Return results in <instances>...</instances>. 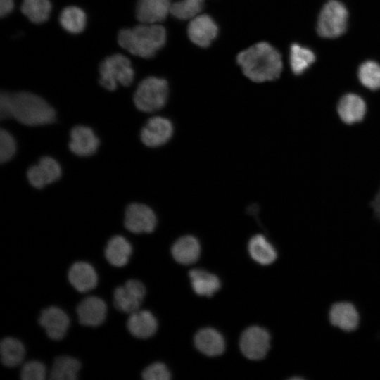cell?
I'll return each instance as SVG.
<instances>
[{
  "label": "cell",
  "mask_w": 380,
  "mask_h": 380,
  "mask_svg": "<svg viewBox=\"0 0 380 380\" xmlns=\"http://www.w3.org/2000/svg\"><path fill=\"white\" fill-rule=\"evenodd\" d=\"M348 11L345 6L336 0H330L323 6L317 20L318 34L325 38L341 35L346 29Z\"/></svg>",
  "instance_id": "8992f818"
},
{
  "label": "cell",
  "mask_w": 380,
  "mask_h": 380,
  "mask_svg": "<svg viewBox=\"0 0 380 380\" xmlns=\"http://www.w3.org/2000/svg\"><path fill=\"white\" fill-rule=\"evenodd\" d=\"M61 27L70 34L82 32L87 24L85 12L75 6H70L62 10L59 16Z\"/></svg>",
  "instance_id": "83f0119b"
},
{
  "label": "cell",
  "mask_w": 380,
  "mask_h": 380,
  "mask_svg": "<svg viewBox=\"0 0 380 380\" xmlns=\"http://www.w3.org/2000/svg\"><path fill=\"white\" fill-rule=\"evenodd\" d=\"M130 243L121 235H115L107 242L104 256L112 266L122 267L127 264L132 255Z\"/></svg>",
  "instance_id": "44dd1931"
},
{
  "label": "cell",
  "mask_w": 380,
  "mask_h": 380,
  "mask_svg": "<svg viewBox=\"0 0 380 380\" xmlns=\"http://www.w3.org/2000/svg\"><path fill=\"white\" fill-rule=\"evenodd\" d=\"M173 125L167 118L152 117L147 120L141 130L140 137L148 147H158L166 144L173 134Z\"/></svg>",
  "instance_id": "30bf717a"
},
{
  "label": "cell",
  "mask_w": 380,
  "mask_h": 380,
  "mask_svg": "<svg viewBox=\"0 0 380 380\" xmlns=\"http://www.w3.org/2000/svg\"><path fill=\"white\" fill-rule=\"evenodd\" d=\"M14 7L13 0H0V15L5 17L11 13Z\"/></svg>",
  "instance_id": "8d00e7d4"
},
{
  "label": "cell",
  "mask_w": 380,
  "mask_h": 380,
  "mask_svg": "<svg viewBox=\"0 0 380 380\" xmlns=\"http://www.w3.org/2000/svg\"><path fill=\"white\" fill-rule=\"evenodd\" d=\"M16 151V144L13 136L6 130L0 131V162L9 160Z\"/></svg>",
  "instance_id": "836d02e7"
},
{
  "label": "cell",
  "mask_w": 380,
  "mask_h": 380,
  "mask_svg": "<svg viewBox=\"0 0 380 380\" xmlns=\"http://www.w3.org/2000/svg\"><path fill=\"white\" fill-rule=\"evenodd\" d=\"M80 323L87 327H97L106 318L107 305L101 298L90 296L82 299L76 308Z\"/></svg>",
  "instance_id": "5bb4252c"
},
{
  "label": "cell",
  "mask_w": 380,
  "mask_h": 380,
  "mask_svg": "<svg viewBox=\"0 0 380 380\" xmlns=\"http://www.w3.org/2000/svg\"><path fill=\"white\" fill-rule=\"evenodd\" d=\"M68 279L70 284L80 293L94 289L98 283V276L94 267L89 262H74L69 268Z\"/></svg>",
  "instance_id": "e0dca14e"
},
{
  "label": "cell",
  "mask_w": 380,
  "mask_h": 380,
  "mask_svg": "<svg viewBox=\"0 0 380 380\" xmlns=\"http://www.w3.org/2000/svg\"><path fill=\"white\" fill-rule=\"evenodd\" d=\"M146 287L138 279L127 280L113 291V305L120 312L131 314L138 310L146 296Z\"/></svg>",
  "instance_id": "52a82bcc"
},
{
  "label": "cell",
  "mask_w": 380,
  "mask_h": 380,
  "mask_svg": "<svg viewBox=\"0 0 380 380\" xmlns=\"http://www.w3.org/2000/svg\"><path fill=\"white\" fill-rule=\"evenodd\" d=\"M167 39L164 27L158 24L141 23L132 28L121 30L118 35L119 45L132 55L153 58Z\"/></svg>",
  "instance_id": "7a4b0ae2"
},
{
  "label": "cell",
  "mask_w": 380,
  "mask_h": 380,
  "mask_svg": "<svg viewBox=\"0 0 380 380\" xmlns=\"http://www.w3.org/2000/svg\"><path fill=\"white\" fill-rule=\"evenodd\" d=\"M248 250L251 257L262 265H270L277 258L275 248L262 234H255L249 240Z\"/></svg>",
  "instance_id": "d4e9b609"
},
{
  "label": "cell",
  "mask_w": 380,
  "mask_h": 380,
  "mask_svg": "<svg viewBox=\"0 0 380 380\" xmlns=\"http://www.w3.org/2000/svg\"><path fill=\"white\" fill-rule=\"evenodd\" d=\"M0 117L1 120L11 118L10 93H8V92L1 93Z\"/></svg>",
  "instance_id": "d590c367"
},
{
  "label": "cell",
  "mask_w": 380,
  "mask_h": 380,
  "mask_svg": "<svg viewBox=\"0 0 380 380\" xmlns=\"http://www.w3.org/2000/svg\"><path fill=\"white\" fill-rule=\"evenodd\" d=\"M126 326L134 337L146 339L156 334L158 324L156 318L150 311L139 309L129 314Z\"/></svg>",
  "instance_id": "ac0fdd59"
},
{
  "label": "cell",
  "mask_w": 380,
  "mask_h": 380,
  "mask_svg": "<svg viewBox=\"0 0 380 380\" xmlns=\"http://www.w3.org/2000/svg\"><path fill=\"white\" fill-rule=\"evenodd\" d=\"M218 26L213 18L207 14L193 18L187 28L190 40L196 45L208 47L218 34Z\"/></svg>",
  "instance_id": "8fae6325"
},
{
  "label": "cell",
  "mask_w": 380,
  "mask_h": 380,
  "mask_svg": "<svg viewBox=\"0 0 380 380\" xmlns=\"http://www.w3.org/2000/svg\"><path fill=\"white\" fill-rule=\"evenodd\" d=\"M46 375V368L44 363L32 360L25 363L20 372L23 380H44Z\"/></svg>",
  "instance_id": "d6a6232c"
},
{
  "label": "cell",
  "mask_w": 380,
  "mask_h": 380,
  "mask_svg": "<svg viewBox=\"0 0 380 380\" xmlns=\"http://www.w3.org/2000/svg\"><path fill=\"white\" fill-rule=\"evenodd\" d=\"M81 369L79 360L67 355L58 356L55 358L50 373L51 380H75L78 378Z\"/></svg>",
  "instance_id": "484cf974"
},
{
  "label": "cell",
  "mask_w": 380,
  "mask_h": 380,
  "mask_svg": "<svg viewBox=\"0 0 380 380\" xmlns=\"http://www.w3.org/2000/svg\"><path fill=\"white\" fill-rule=\"evenodd\" d=\"M99 83L106 89L114 91L118 84L130 85L134 77V71L129 59L120 53L106 57L99 65Z\"/></svg>",
  "instance_id": "5b68a950"
},
{
  "label": "cell",
  "mask_w": 380,
  "mask_h": 380,
  "mask_svg": "<svg viewBox=\"0 0 380 380\" xmlns=\"http://www.w3.org/2000/svg\"><path fill=\"white\" fill-rule=\"evenodd\" d=\"M331 323L346 331L355 330L359 323V315L355 308L349 303H337L329 312Z\"/></svg>",
  "instance_id": "603a6c76"
},
{
  "label": "cell",
  "mask_w": 380,
  "mask_h": 380,
  "mask_svg": "<svg viewBox=\"0 0 380 380\" xmlns=\"http://www.w3.org/2000/svg\"><path fill=\"white\" fill-rule=\"evenodd\" d=\"M270 347V335L264 328L252 326L245 329L239 339V348L248 359H263Z\"/></svg>",
  "instance_id": "ba28073f"
},
{
  "label": "cell",
  "mask_w": 380,
  "mask_h": 380,
  "mask_svg": "<svg viewBox=\"0 0 380 380\" xmlns=\"http://www.w3.org/2000/svg\"><path fill=\"white\" fill-rule=\"evenodd\" d=\"M38 321L48 337L55 341L64 338L70 325V319L66 312L56 306L42 310Z\"/></svg>",
  "instance_id": "7c38bea8"
},
{
  "label": "cell",
  "mask_w": 380,
  "mask_h": 380,
  "mask_svg": "<svg viewBox=\"0 0 380 380\" xmlns=\"http://www.w3.org/2000/svg\"><path fill=\"white\" fill-rule=\"evenodd\" d=\"M99 140L93 130L87 126H75L70 131L69 148L79 156H89L97 150Z\"/></svg>",
  "instance_id": "2e32d148"
},
{
  "label": "cell",
  "mask_w": 380,
  "mask_h": 380,
  "mask_svg": "<svg viewBox=\"0 0 380 380\" xmlns=\"http://www.w3.org/2000/svg\"><path fill=\"white\" fill-rule=\"evenodd\" d=\"M156 224V215L148 205L134 203L126 208L125 226L128 231L134 234L151 233Z\"/></svg>",
  "instance_id": "9c48e42d"
},
{
  "label": "cell",
  "mask_w": 380,
  "mask_h": 380,
  "mask_svg": "<svg viewBox=\"0 0 380 380\" xmlns=\"http://www.w3.org/2000/svg\"><path fill=\"white\" fill-rule=\"evenodd\" d=\"M168 94L167 80L151 76L144 79L139 84L133 101L138 110L153 113L161 109L166 104Z\"/></svg>",
  "instance_id": "277c9868"
},
{
  "label": "cell",
  "mask_w": 380,
  "mask_h": 380,
  "mask_svg": "<svg viewBox=\"0 0 380 380\" xmlns=\"http://www.w3.org/2000/svg\"><path fill=\"white\" fill-rule=\"evenodd\" d=\"M289 61L293 72L300 75L314 63L315 56L310 49L293 44L290 47Z\"/></svg>",
  "instance_id": "f546056e"
},
{
  "label": "cell",
  "mask_w": 380,
  "mask_h": 380,
  "mask_svg": "<svg viewBox=\"0 0 380 380\" xmlns=\"http://www.w3.org/2000/svg\"><path fill=\"white\" fill-rule=\"evenodd\" d=\"M20 8L31 22L40 24L49 19L51 4L49 0H23Z\"/></svg>",
  "instance_id": "f1b7e54d"
},
{
  "label": "cell",
  "mask_w": 380,
  "mask_h": 380,
  "mask_svg": "<svg viewBox=\"0 0 380 380\" xmlns=\"http://www.w3.org/2000/svg\"><path fill=\"white\" fill-rule=\"evenodd\" d=\"M10 100L11 117L23 125H46L56 119L54 109L37 94L26 91L10 93Z\"/></svg>",
  "instance_id": "3957f363"
},
{
  "label": "cell",
  "mask_w": 380,
  "mask_h": 380,
  "mask_svg": "<svg viewBox=\"0 0 380 380\" xmlns=\"http://www.w3.org/2000/svg\"><path fill=\"white\" fill-rule=\"evenodd\" d=\"M236 62L251 81L264 82L277 79L282 70L280 53L267 42H258L240 52Z\"/></svg>",
  "instance_id": "6da1fadb"
},
{
  "label": "cell",
  "mask_w": 380,
  "mask_h": 380,
  "mask_svg": "<svg viewBox=\"0 0 380 380\" xmlns=\"http://www.w3.org/2000/svg\"><path fill=\"white\" fill-rule=\"evenodd\" d=\"M204 0H180L171 5L170 13L178 20L196 17L203 7Z\"/></svg>",
  "instance_id": "4dcf8cb0"
},
{
  "label": "cell",
  "mask_w": 380,
  "mask_h": 380,
  "mask_svg": "<svg viewBox=\"0 0 380 380\" xmlns=\"http://www.w3.org/2000/svg\"><path fill=\"white\" fill-rule=\"evenodd\" d=\"M141 376L145 380H168L171 378V374L166 365L159 362L152 363L146 367Z\"/></svg>",
  "instance_id": "e575fe53"
},
{
  "label": "cell",
  "mask_w": 380,
  "mask_h": 380,
  "mask_svg": "<svg viewBox=\"0 0 380 380\" xmlns=\"http://www.w3.org/2000/svg\"><path fill=\"white\" fill-rule=\"evenodd\" d=\"M61 176L60 165L55 159L49 156L41 158L39 163L29 167L27 172L30 184L37 189H42L58 180Z\"/></svg>",
  "instance_id": "4fadbf2b"
},
{
  "label": "cell",
  "mask_w": 380,
  "mask_h": 380,
  "mask_svg": "<svg viewBox=\"0 0 380 380\" xmlns=\"http://www.w3.org/2000/svg\"><path fill=\"white\" fill-rule=\"evenodd\" d=\"M171 253L177 262L186 265H191L196 262L200 256V243L193 236H183L172 245Z\"/></svg>",
  "instance_id": "7402d4cb"
},
{
  "label": "cell",
  "mask_w": 380,
  "mask_h": 380,
  "mask_svg": "<svg viewBox=\"0 0 380 380\" xmlns=\"http://www.w3.org/2000/svg\"><path fill=\"white\" fill-rule=\"evenodd\" d=\"M372 207L374 214L380 220V189L372 202Z\"/></svg>",
  "instance_id": "74e56055"
},
{
  "label": "cell",
  "mask_w": 380,
  "mask_h": 380,
  "mask_svg": "<svg viewBox=\"0 0 380 380\" xmlns=\"http://www.w3.org/2000/svg\"><path fill=\"white\" fill-rule=\"evenodd\" d=\"M360 82L371 90L380 89V65L374 61L363 63L358 70Z\"/></svg>",
  "instance_id": "1f68e13d"
},
{
  "label": "cell",
  "mask_w": 380,
  "mask_h": 380,
  "mask_svg": "<svg viewBox=\"0 0 380 380\" xmlns=\"http://www.w3.org/2000/svg\"><path fill=\"white\" fill-rule=\"evenodd\" d=\"M337 111L343 122L352 125L362 120L367 111V106L362 97L349 93L343 95L339 100Z\"/></svg>",
  "instance_id": "d6986e66"
},
{
  "label": "cell",
  "mask_w": 380,
  "mask_h": 380,
  "mask_svg": "<svg viewBox=\"0 0 380 380\" xmlns=\"http://www.w3.org/2000/svg\"><path fill=\"white\" fill-rule=\"evenodd\" d=\"M171 5L170 0H138L136 18L141 23L156 24L166 18Z\"/></svg>",
  "instance_id": "9a60e30c"
},
{
  "label": "cell",
  "mask_w": 380,
  "mask_h": 380,
  "mask_svg": "<svg viewBox=\"0 0 380 380\" xmlns=\"http://www.w3.org/2000/svg\"><path fill=\"white\" fill-rule=\"evenodd\" d=\"M189 276L193 290L199 296L210 297L220 288L219 278L205 270L193 269Z\"/></svg>",
  "instance_id": "cb8c5ba5"
},
{
  "label": "cell",
  "mask_w": 380,
  "mask_h": 380,
  "mask_svg": "<svg viewBox=\"0 0 380 380\" xmlns=\"http://www.w3.org/2000/svg\"><path fill=\"white\" fill-rule=\"evenodd\" d=\"M196 348L205 355L214 357L221 355L225 348L222 334L213 328L200 329L194 336Z\"/></svg>",
  "instance_id": "ffe728a7"
},
{
  "label": "cell",
  "mask_w": 380,
  "mask_h": 380,
  "mask_svg": "<svg viewBox=\"0 0 380 380\" xmlns=\"http://www.w3.org/2000/svg\"><path fill=\"white\" fill-rule=\"evenodd\" d=\"M25 350L23 343L13 337H6L0 343L1 363L8 367L19 366L25 357Z\"/></svg>",
  "instance_id": "4316f807"
}]
</instances>
